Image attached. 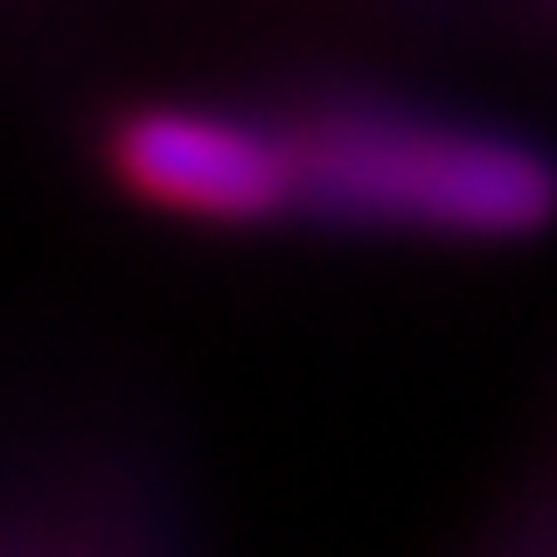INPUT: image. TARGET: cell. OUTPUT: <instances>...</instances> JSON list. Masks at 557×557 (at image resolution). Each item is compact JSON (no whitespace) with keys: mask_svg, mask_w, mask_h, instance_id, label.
Masks as SVG:
<instances>
[{"mask_svg":"<svg viewBox=\"0 0 557 557\" xmlns=\"http://www.w3.org/2000/svg\"><path fill=\"white\" fill-rule=\"evenodd\" d=\"M112 168L153 209H182L202 223H265L278 209H300L293 139L216 112H133L112 133Z\"/></svg>","mask_w":557,"mask_h":557,"instance_id":"obj_2","label":"cell"},{"mask_svg":"<svg viewBox=\"0 0 557 557\" xmlns=\"http://www.w3.org/2000/svg\"><path fill=\"white\" fill-rule=\"evenodd\" d=\"M293 139L300 209L425 237H536L557 223V161L516 133L405 112H327Z\"/></svg>","mask_w":557,"mask_h":557,"instance_id":"obj_1","label":"cell"}]
</instances>
